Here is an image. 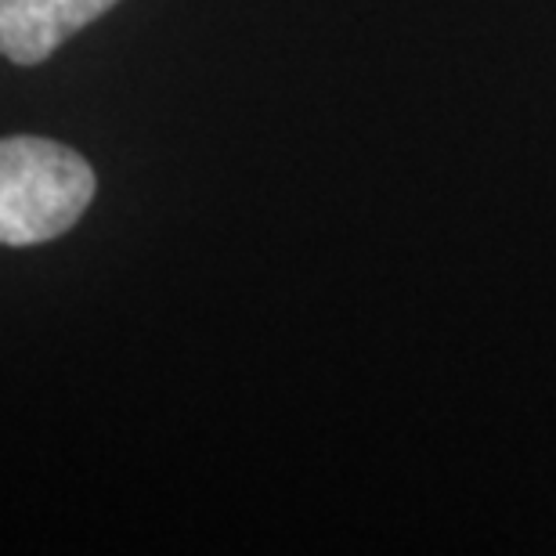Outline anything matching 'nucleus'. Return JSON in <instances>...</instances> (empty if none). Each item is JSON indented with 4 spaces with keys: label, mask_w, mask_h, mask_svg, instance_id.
Segmentation results:
<instances>
[{
    "label": "nucleus",
    "mask_w": 556,
    "mask_h": 556,
    "mask_svg": "<svg viewBox=\"0 0 556 556\" xmlns=\"http://www.w3.org/2000/svg\"><path fill=\"white\" fill-rule=\"evenodd\" d=\"M91 199L94 170L80 152L48 138L0 141V247L65 236Z\"/></svg>",
    "instance_id": "1"
},
{
    "label": "nucleus",
    "mask_w": 556,
    "mask_h": 556,
    "mask_svg": "<svg viewBox=\"0 0 556 556\" xmlns=\"http://www.w3.org/2000/svg\"><path fill=\"white\" fill-rule=\"evenodd\" d=\"M113 4L119 0H0V54L37 65Z\"/></svg>",
    "instance_id": "2"
}]
</instances>
